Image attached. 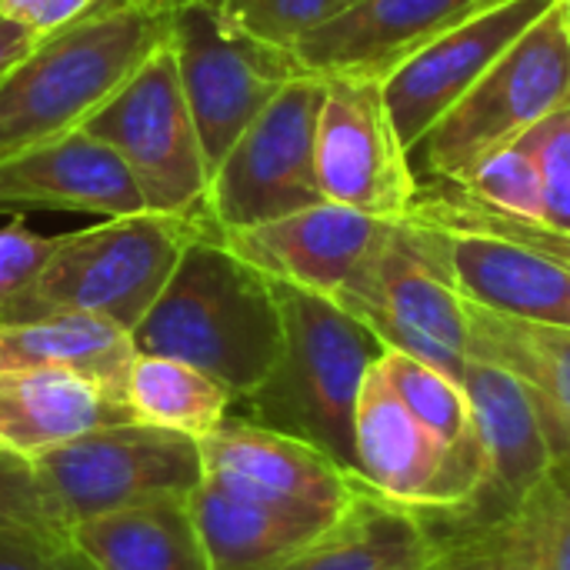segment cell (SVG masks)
Instances as JSON below:
<instances>
[{
    "instance_id": "obj_1",
    "label": "cell",
    "mask_w": 570,
    "mask_h": 570,
    "mask_svg": "<svg viewBox=\"0 0 570 570\" xmlns=\"http://www.w3.org/2000/svg\"><path fill=\"white\" fill-rule=\"evenodd\" d=\"M130 337L137 354L184 361L240 401L271 377L284 351L277 287L207 224Z\"/></svg>"
},
{
    "instance_id": "obj_2",
    "label": "cell",
    "mask_w": 570,
    "mask_h": 570,
    "mask_svg": "<svg viewBox=\"0 0 570 570\" xmlns=\"http://www.w3.org/2000/svg\"><path fill=\"white\" fill-rule=\"evenodd\" d=\"M167 33L170 13L120 0L40 37L0 73V160L80 130Z\"/></svg>"
},
{
    "instance_id": "obj_3",
    "label": "cell",
    "mask_w": 570,
    "mask_h": 570,
    "mask_svg": "<svg viewBox=\"0 0 570 570\" xmlns=\"http://www.w3.org/2000/svg\"><path fill=\"white\" fill-rule=\"evenodd\" d=\"M274 287L284 317L281 361L254 394L234 401L230 414L301 438L357 474L354 407L384 347L334 297L277 281Z\"/></svg>"
},
{
    "instance_id": "obj_4",
    "label": "cell",
    "mask_w": 570,
    "mask_h": 570,
    "mask_svg": "<svg viewBox=\"0 0 570 570\" xmlns=\"http://www.w3.org/2000/svg\"><path fill=\"white\" fill-rule=\"evenodd\" d=\"M207 224L200 217L140 210L63 234L37 281L0 307V327L50 314H94L134 331L170 281L184 247Z\"/></svg>"
},
{
    "instance_id": "obj_5",
    "label": "cell",
    "mask_w": 570,
    "mask_h": 570,
    "mask_svg": "<svg viewBox=\"0 0 570 570\" xmlns=\"http://www.w3.org/2000/svg\"><path fill=\"white\" fill-rule=\"evenodd\" d=\"M570 100V43L558 3L414 147L421 170L458 184L494 150L518 144Z\"/></svg>"
},
{
    "instance_id": "obj_6",
    "label": "cell",
    "mask_w": 570,
    "mask_h": 570,
    "mask_svg": "<svg viewBox=\"0 0 570 570\" xmlns=\"http://www.w3.org/2000/svg\"><path fill=\"white\" fill-rule=\"evenodd\" d=\"M47 511L67 534L73 524L187 498L204 481L200 441L140 421L97 428L30 464Z\"/></svg>"
},
{
    "instance_id": "obj_7",
    "label": "cell",
    "mask_w": 570,
    "mask_h": 570,
    "mask_svg": "<svg viewBox=\"0 0 570 570\" xmlns=\"http://www.w3.org/2000/svg\"><path fill=\"white\" fill-rule=\"evenodd\" d=\"M80 130L120 154L147 210L207 220L210 170L180 87L170 37L157 43L127 83Z\"/></svg>"
},
{
    "instance_id": "obj_8",
    "label": "cell",
    "mask_w": 570,
    "mask_h": 570,
    "mask_svg": "<svg viewBox=\"0 0 570 570\" xmlns=\"http://www.w3.org/2000/svg\"><path fill=\"white\" fill-rule=\"evenodd\" d=\"M324 94V77H291L230 144L207 184V220L214 230L254 227L324 200L314 160Z\"/></svg>"
},
{
    "instance_id": "obj_9",
    "label": "cell",
    "mask_w": 570,
    "mask_h": 570,
    "mask_svg": "<svg viewBox=\"0 0 570 570\" xmlns=\"http://www.w3.org/2000/svg\"><path fill=\"white\" fill-rule=\"evenodd\" d=\"M387 351L411 354L461 384L471 357L464 301L431 261L417 227L394 220L381 247L334 297Z\"/></svg>"
},
{
    "instance_id": "obj_10",
    "label": "cell",
    "mask_w": 570,
    "mask_h": 570,
    "mask_svg": "<svg viewBox=\"0 0 570 570\" xmlns=\"http://www.w3.org/2000/svg\"><path fill=\"white\" fill-rule=\"evenodd\" d=\"M354 458L361 484L411 514L461 511L488 491V461L478 434L444 444L424 428L371 364L354 407Z\"/></svg>"
},
{
    "instance_id": "obj_11",
    "label": "cell",
    "mask_w": 570,
    "mask_h": 570,
    "mask_svg": "<svg viewBox=\"0 0 570 570\" xmlns=\"http://www.w3.org/2000/svg\"><path fill=\"white\" fill-rule=\"evenodd\" d=\"M167 37L207 170L214 174L247 124L304 70L291 50L227 27L204 0H184L170 10Z\"/></svg>"
},
{
    "instance_id": "obj_12",
    "label": "cell",
    "mask_w": 570,
    "mask_h": 570,
    "mask_svg": "<svg viewBox=\"0 0 570 570\" xmlns=\"http://www.w3.org/2000/svg\"><path fill=\"white\" fill-rule=\"evenodd\" d=\"M317 117V184L324 200L377 220H407L421 197L411 150L401 144L381 80L324 77Z\"/></svg>"
},
{
    "instance_id": "obj_13",
    "label": "cell",
    "mask_w": 570,
    "mask_h": 570,
    "mask_svg": "<svg viewBox=\"0 0 570 570\" xmlns=\"http://www.w3.org/2000/svg\"><path fill=\"white\" fill-rule=\"evenodd\" d=\"M554 3L558 0H488L394 67L381 80V90L401 144L414 154L428 130Z\"/></svg>"
},
{
    "instance_id": "obj_14",
    "label": "cell",
    "mask_w": 570,
    "mask_h": 570,
    "mask_svg": "<svg viewBox=\"0 0 570 570\" xmlns=\"http://www.w3.org/2000/svg\"><path fill=\"white\" fill-rule=\"evenodd\" d=\"M200 458L204 481L274 508L337 514L367 491L321 448L237 414H227L220 431L200 441Z\"/></svg>"
},
{
    "instance_id": "obj_15",
    "label": "cell",
    "mask_w": 570,
    "mask_h": 570,
    "mask_svg": "<svg viewBox=\"0 0 570 570\" xmlns=\"http://www.w3.org/2000/svg\"><path fill=\"white\" fill-rule=\"evenodd\" d=\"M451 281V287L484 311L570 327V267L531 244L468 227L411 220Z\"/></svg>"
},
{
    "instance_id": "obj_16",
    "label": "cell",
    "mask_w": 570,
    "mask_h": 570,
    "mask_svg": "<svg viewBox=\"0 0 570 570\" xmlns=\"http://www.w3.org/2000/svg\"><path fill=\"white\" fill-rule=\"evenodd\" d=\"M394 220L321 200L277 220L217 230L224 244L277 284L337 297L381 247Z\"/></svg>"
},
{
    "instance_id": "obj_17",
    "label": "cell",
    "mask_w": 570,
    "mask_h": 570,
    "mask_svg": "<svg viewBox=\"0 0 570 570\" xmlns=\"http://www.w3.org/2000/svg\"><path fill=\"white\" fill-rule=\"evenodd\" d=\"M488 0H357L294 40L304 73L384 80L414 50Z\"/></svg>"
},
{
    "instance_id": "obj_18",
    "label": "cell",
    "mask_w": 570,
    "mask_h": 570,
    "mask_svg": "<svg viewBox=\"0 0 570 570\" xmlns=\"http://www.w3.org/2000/svg\"><path fill=\"white\" fill-rule=\"evenodd\" d=\"M20 210L127 217L147 204L120 154L87 130H73L0 160V214Z\"/></svg>"
},
{
    "instance_id": "obj_19",
    "label": "cell",
    "mask_w": 570,
    "mask_h": 570,
    "mask_svg": "<svg viewBox=\"0 0 570 570\" xmlns=\"http://www.w3.org/2000/svg\"><path fill=\"white\" fill-rule=\"evenodd\" d=\"M120 421H134L127 404L77 371L0 367V451L23 464Z\"/></svg>"
},
{
    "instance_id": "obj_20",
    "label": "cell",
    "mask_w": 570,
    "mask_h": 570,
    "mask_svg": "<svg viewBox=\"0 0 570 570\" xmlns=\"http://www.w3.org/2000/svg\"><path fill=\"white\" fill-rule=\"evenodd\" d=\"M461 387L488 461V491H498L511 508H518L554 474V454L538 397L521 377L478 357H468Z\"/></svg>"
},
{
    "instance_id": "obj_21",
    "label": "cell",
    "mask_w": 570,
    "mask_h": 570,
    "mask_svg": "<svg viewBox=\"0 0 570 570\" xmlns=\"http://www.w3.org/2000/svg\"><path fill=\"white\" fill-rule=\"evenodd\" d=\"M187 508L207 570H277L347 511L274 508L237 498L214 481H200L187 494Z\"/></svg>"
},
{
    "instance_id": "obj_22",
    "label": "cell",
    "mask_w": 570,
    "mask_h": 570,
    "mask_svg": "<svg viewBox=\"0 0 570 570\" xmlns=\"http://www.w3.org/2000/svg\"><path fill=\"white\" fill-rule=\"evenodd\" d=\"M444 548L417 514L364 491L324 534L277 570H434Z\"/></svg>"
},
{
    "instance_id": "obj_23",
    "label": "cell",
    "mask_w": 570,
    "mask_h": 570,
    "mask_svg": "<svg viewBox=\"0 0 570 570\" xmlns=\"http://www.w3.org/2000/svg\"><path fill=\"white\" fill-rule=\"evenodd\" d=\"M67 538L97 570H207L187 498H160L80 521Z\"/></svg>"
},
{
    "instance_id": "obj_24",
    "label": "cell",
    "mask_w": 570,
    "mask_h": 570,
    "mask_svg": "<svg viewBox=\"0 0 570 570\" xmlns=\"http://www.w3.org/2000/svg\"><path fill=\"white\" fill-rule=\"evenodd\" d=\"M137 357L130 331L94 314H50L0 327V367H67L124 401V381Z\"/></svg>"
},
{
    "instance_id": "obj_25",
    "label": "cell",
    "mask_w": 570,
    "mask_h": 570,
    "mask_svg": "<svg viewBox=\"0 0 570 570\" xmlns=\"http://www.w3.org/2000/svg\"><path fill=\"white\" fill-rule=\"evenodd\" d=\"M124 404L140 424L207 441L227 421L234 394L184 361L137 354L124 381Z\"/></svg>"
},
{
    "instance_id": "obj_26",
    "label": "cell",
    "mask_w": 570,
    "mask_h": 570,
    "mask_svg": "<svg viewBox=\"0 0 570 570\" xmlns=\"http://www.w3.org/2000/svg\"><path fill=\"white\" fill-rule=\"evenodd\" d=\"M464 317L471 331V357L511 371L538 397L570 417V327L504 317L468 301Z\"/></svg>"
},
{
    "instance_id": "obj_27",
    "label": "cell",
    "mask_w": 570,
    "mask_h": 570,
    "mask_svg": "<svg viewBox=\"0 0 570 570\" xmlns=\"http://www.w3.org/2000/svg\"><path fill=\"white\" fill-rule=\"evenodd\" d=\"M377 371L384 374V381L394 387V394L404 401V407L424 424L431 428L444 444H464L468 438H474V424H471V404L464 387L448 377L444 371L401 354V351H381L377 357Z\"/></svg>"
},
{
    "instance_id": "obj_28",
    "label": "cell",
    "mask_w": 570,
    "mask_h": 570,
    "mask_svg": "<svg viewBox=\"0 0 570 570\" xmlns=\"http://www.w3.org/2000/svg\"><path fill=\"white\" fill-rule=\"evenodd\" d=\"M451 187L458 194H464L468 200H474L481 207H491L498 214L544 224L541 174H538V164H534L531 150L521 140L494 150L491 157H484L478 167H471Z\"/></svg>"
},
{
    "instance_id": "obj_29",
    "label": "cell",
    "mask_w": 570,
    "mask_h": 570,
    "mask_svg": "<svg viewBox=\"0 0 570 570\" xmlns=\"http://www.w3.org/2000/svg\"><path fill=\"white\" fill-rule=\"evenodd\" d=\"M227 27L291 50L294 40L334 20L357 0H204Z\"/></svg>"
},
{
    "instance_id": "obj_30",
    "label": "cell",
    "mask_w": 570,
    "mask_h": 570,
    "mask_svg": "<svg viewBox=\"0 0 570 570\" xmlns=\"http://www.w3.org/2000/svg\"><path fill=\"white\" fill-rule=\"evenodd\" d=\"M518 544L528 551L538 570H570V484L548 478L528 494L508 521Z\"/></svg>"
},
{
    "instance_id": "obj_31",
    "label": "cell",
    "mask_w": 570,
    "mask_h": 570,
    "mask_svg": "<svg viewBox=\"0 0 570 570\" xmlns=\"http://www.w3.org/2000/svg\"><path fill=\"white\" fill-rule=\"evenodd\" d=\"M521 144L531 150L544 187V224L570 234V100L531 127Z\"/></svg>"
},
{
    "instance_id": "obj_32",
    "label": "cell",
    "mask_w": 570,
    "mask_h": 570,
    "mask_svg": "<svg viewBox=\"0 0 570 570\" xmlns=\"http://www.w3.org/2000/svg\"><path fill=\"white\" fill-rule=\"evenodd\" d=\"M57 240L60 237L30 230L20 214H13L10 224L0 227V307H7L37 281V274L57 250Z\"/></svg>"
},
{
    "instance_id": "obj_33",
    "label": "cell",
    "mask_w": 570,
    "mask_h": 570,
    "mask_svg": "<svg viewBox=\"0 0 570 570\" xmlns=\"http://www.w3.org/2000/svg\"><path fill=\"white\" fill-rule=\"evenodd\" d=\"M0 570H97L67 534L0 528Z\"/></svg>"
},
{
    "instance_id": "obj_34",
    "label": "cell",
    "mask_w": 570,
    "mask_h": 570,
    "mask_svg": "<svg viewBox=\"0 0 570 570\" xmlns=\"http://www.w3.org/2000/svg\"><path fill=\"white\" fill-rule=\"evenodd\" d=\"M0 528H30L43 534H63L33 481L30 464L0 451Z\"/></svg>"
},
{
    "instance_id": "obj_35",
    "label": "cell",
    "mask_w": 570,
    "mask_h": 570,
    "mask_svg": "<svg viewBox=\"0 0 570 570\" xmlns=\"http://www.w3.org/2000/svg\"><path fill=\"white\" fill-rule=\"evenodd\" d=\"M110 3H120V0H0V13L13 23L30 27L37 37H47Z\"/></svg>"
},
{
    "instance_id": "obj_36",
    "label": "cell",
    "mask_w": 570,
    "mask_h": 570,
    "mask_svg": "<svg viewBox=\"0 0 570 570\" xmlns=\"http://www.w3.org/2000/svg\"><path fill=\"white\" fill-rule=\"evenodd\" d=\"M434 570H538L534 561L528 558V551L518 544V538L511 534V528L494 531L491 538H484L474 551L458 554L451 564L438 561Z\"/></svg>"
},
{
    "instance_id": "obj_37",
    "label": "cell",
    "mask_w": 570,
    "mask_h": 570,
    "mask_svg": "<svg viewBox=\"0 0 570 570\" xmlns=\"http://www.w3.org/2000/svg\"><path fill=\"white\" fill-rule=\"evenodd\" d=\"M37 40H40V37H37L30 27L13 23V20H7V17L0 13V73H3L10 63H17Z\"/></svg>"
},
{
    "instance_id": "obj_38",
    "label": "cell",
    "mask_w": 570,
    "mask_h": 570,
    "mask_svg": "<svg viewBox=\"0 0 570 570\" xmlns=\"http://www.w3.org/2000/svg\"><path fill=\"white\" fill-rule=\"evenodd\" d=\"M137 7H144V10H157V13H170V10H177L184 0H134Z\"/></svg>"
},
{
    "instance_id": "obj_39",
    "label": "cell",
    "mask_w": 570,
    "mask_h": 570,
    "mask_svg": "<svg viewBox=\"0 0 570 570\" xmlns=\"http://www.w3.org/2000/svg\"><path fill=\"white\" fill-rule=\"evenodd\" d=\"M558 13H561V23H564V33H568L570 43V0H558Z\"/></svg>"
}]
</instances>
